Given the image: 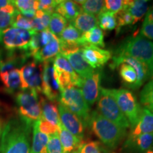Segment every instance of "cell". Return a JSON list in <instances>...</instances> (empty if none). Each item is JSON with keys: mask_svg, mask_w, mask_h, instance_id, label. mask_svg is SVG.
Returning <instances> with one entry per match:
<instances>
[{"mask_svg": "<svg viewBox=\"0 0 153 153\" xmlns=\"http://www.w3.org/2000/svg\"><path fill=\"white\" fill-rule=\"evenodd\" d=\"M55 13L61 15L67 20L72 21L82 12L81 7L76 1H60L55 9Z\"/></svg>", "mask_w": 153, "mask_h": 153, "instance_id": "cell-25", "label": "cell"}, {"mask_svg": "<svg viewBox=\"0 0 153 153\" xmlns=\"http://www.w3.org/2000/svg\"><path fill=\"white\" fill-rule=\"evenodd\" d=\"M102 75V69L97 68L95 69L91 75L83 79L81 91L84 99L89 106L93 105L99 98L101 88V82Z\"/></svg>", "mask_w": 153, "mask_h": 153, "instance_id": "cell-11", "label": "cell"}, {"mask_svg": "<svg viewBox=\"0 0 153 153\" xmlns=\"http://www.w3.org/2000/svg\"><path fill=\"white\" fill-rule=\"evenodd\" d=\"M143 23H153V5L150 9H148Z\"/></svg>", "mask_w": 153, "mask_h": 153, "instance_id": "cell-47", "label": "cell"}, {"mask_svg": "<svg viewBox=\"0 0 153 153\" xmlns=\"http://www.w3.org/2000/svg\"><path fill=\"white\" fill-rule=\"evenodd\" d=\"M0 80L4 86L6 91L14 92L22 87L20 69H13L0 72Z\"/></svg>", "mask_w": 153, "mask_h": 153, "instance_id": "cell-22", "label": "cell"}, {"mask_svg": "<svg viewBox=\"0 0 153 153\" xmlns=\"http://www.w3.org/2000/svg\"><path fill=\"white\" fill-rule=\"evenodd\" d=\"M28 57L24 51L18 55L16 51H11L7 50L6 53L0 51V72L16 68V66L24 63Z\"/></svg>", "mask_w": 153, "mask_h": 153, "instance_id": "cell-17", "label": "cell"}, {"mask_svg": "<svg viewBox=\"0 0 153 153\" xmlns=\"http://www.w3.org/2000/svg\"><path fill=\"white\" fill-rule=\"evenodd\" d=\"M57 134L64 153H72L75 150H77L82 145V139L79 138L69 132L61 123L58 126Z\"/></svg>", "mask_w": 153, "mask_h": 153, "instance_id": "cell-18", "label": "cell"}, {"mask_svg": "<svg viewBox=\"0 0 153 153\" xmlns=\"http://www.w3.org/2000/svg\"><path fill=\"white\" fill-rule=\"evenodd\" d=\"M114 55H126L148 68L150 78L153 74V42L142 36H130L120 43Z\"/></svg>", "mask_w": 153, "mask_h": 153, "instance_id": "cell-2", "label": "cell"}, {"mask_svg": "<svg viewBox=\"0 0 153 153\" xmlns=\"http://www.w3.org/2000/svg\"><path fill=\"white\" fill-rule=\"evenodd\" d=\"M54 34H53L50 31L48 28L42 30V31L39 32V39H40V43H41V48L48 43H50L53 38H55Z\"/></svg>", "mask_w": 153, "mask_h": 153, "instance_id": "cell-45", "label": "cell"}, {"mask_svg": "<svg viewBox=\"0 0 153 153\" xmlns=\"http://www.w3.org/2000/svg\"><path fill=\"white\" fill-rule=\"evenodd\" d=\"M60 52V43L58 37L55 38L45 46L41 48L33 55L34 60L38 62H44L53 60Z\"/></svg>", "mask_w": 153, "mask_h": 153, "instance_id": "cell-21", "label": "cell"}, {"mask_svg": "<svg viewBox=\"0 0 153 153\" xmlns=\"http://www.w3.org/2000/svg\"><path fill=\"white\" fill-rule=\"evenodd\" d=\"M88 125L96 136L110 148H116L126 135V129L106 119L97 111L91 113Z\"/></svg>", "mask_w": 153, "mask_h": 153, "instance_id": "cell-3", "label": "cell"}, {"mask_svg": "<svg viewBox=\"0 0 153 153\" xmlns=\"http://www.w3.org/2000/svg\"><path fill=\"white\" fill-rule=\"evenodd\" d=\"M125 146L140 152H145L152 149L153 133L142 134L135 137H128Z\"/></svg>", "mask_w": 153, "mask_h": 153, "instance_id": "cell-20", "label": "cell"}, {"mask_svg": "<svg viewBox=\"0 0 153 153\" xmlns=\"http://www.w3.org/2000/svg\"><path fill=\"white\" fill-rule=\"evenodd\" d=\"M30 128L19 118L5 123L0 140V153H30Z\"/></svg>", "mask_w": 153, "mask_h": 153, "instance_id": "cell-1", "label": "cell"}, {"mask_svg": "<svg viewBox=\"0 0 153 153\" xmlns=\"http://www.w3.org/2000/svg\"><path fill=\"white\" fill-rule=\"evenodd\" d=\"M80 5L82 12L92 15H99L104 8V1L102 0H87L76 1Z\"/></svg>", "mask_w": 153, "mask_h": 153, "instance_id": "cell-32", "label": "cell"}, {"mask_svg": "<svg viewBox=\"0 0 153 153\" xmlns=\"http://www.w3.org/2000/svg\"><path fill=\"white\" fill-rule=\"evenodd\" d=\"M82 37V33L78 30L71 23L66 26L65 28L59 36V40L62 43L69 44V45H80V38Z\"/></svg>", "mask_w": 153, "mask_h": 153, "instance_id": "cell-29", "label": "cell"}, {"mask_svg": "<svg viewBox=\"0 0 153 153\" xmlns=\"http://www.w3.org/2000/svg\"><path fill=\"white\" fill-rule=\"evenodd\" d=\"M123 0H106L104 1V9L116 14L121 11L124 5Z\"/></svg>", "mask_w": 153, "mask_h": 153, "instance_id": "cell-44", "label": "cell"}, {"mask_svg": "<svg viewBox=\"0 0 153 153\" xmlns=\"http://www.w3.org/2000/svg\"><path fill=\"white\" fill-rule=\"evenodd\" d=\"M62 55L65 57H66L74 71L82 79H85V78L88 77L94 71L95 69L91 68L84 59L81 50L76 51V52L68 53V54Z\"/></svg>", "mask_w": 153, "mask_h": 153, "instance_id": "cell-15", "label": "cell"}, {"mask_svg": "<svg viewBox=\"0 0 153 153\" xmlns=\"http://www.w3.org/2000/svg\"><path fill=\"white\" fill-rule=\"evenodd\" d=\"M72 153H79V152H78L77 150H75V151H74V152H72Z\"/></svg>", "mask_w": 153, "mask_h": 153, "instance_id": "cell-51", "label": "cell"}, {"mask_svg": "<svg viewBox=\"0 0 153 153\" xmlns=\"http://www.w3.org/2000/svg\"><path fill=\"white\" fill-rule=\"evenodd\" d=\"M104 33L99 26L94 27L89 31L82 34L80 45L82 47L86 45H92L97 47H104Z\"/></svg>", "mask_w": 153, "mask_h": 153, "instance_id": "cell-26", "label": "cell"}, {"mask_svg": "<svg viewBox=\"0 0 153 153\" xmlns=\"http://www.w3.org/2000/svg\"><path fill=\"white\" fill-rule=\"evenodd\" d=\"M42 72L43 64L35 60L30 61L20 69L22 91L27 89L36 90L39 94L41 92Z\"/></svg>", "mask_w": 153, "mask_h": 153, "instance_id": "cell-9", "label": "cell"}, {"mask_svg": "<svg viewBox=\"0 0 153 153\" xmlns=\"http://www.w3.org/2000/svg\"><path fill=\"white\" fill-rule=\"evenodd\" d=\"M48 135L38 131L36 123L33 125V140L30 153H48Z\"/></svg>", "mask_w": 153, "mask_h": 153, "instance_id": "cell-27", "label": "cell"}, {"mask_svg": "<svg viewBox=\"0 0 153 153\" xmlns=\"http://www.w3.org/2000/svg\"><path fill=\"white\" fill-rule=\"evenodd\" d=\"M41 92L49 101L57 102L60 97V88L53 67V60L44 62L42 72Z\"/></svg>", "mask_w": 153, "mask_h": 153, "instance_id": "cell-8", "label": "cell"}, {"mask_svg": "<svg viewBox=\"0 0 153 153\" xmlns=\"http://www.w3.org/2000/svg\"><path fill=\"white\" fill-rule=\"evenodd\" d=\"M10 1H7V0H0V9L3 8L6 5L8 4Z\"/></svg>", "mask_w": 153, "mask_h": 153, "instance_id": "cell-49", "label": "cell"}, {"mask_svg": "<svg viewBox=\"0 0 153 153\" xmlns=\"http://www.w3.org/2000/svg\"><path fill=\"white\" fill-rule=\"evenodd\" d=\"M48 152L64 153L57 133L52 135H49L48 142Z\"/></svg>", "mask_w": 153, "mask_h": 153, "instance_id": "cell-41", "label": "cell"}, {"mask_svg": "<svg viewBox=\"0 0 153 153\" xmlns=\"http://www.w3.org/2000/svg\"><path fill=\"white\" fill-rule=\"evenodd\" d=\"M108 91L133 128L137 123L142 110L136 97L126 89H108Z\"/></svg>", "mask_w": 153, "mask_h": 153, "instance_id": "cell-7", "label": "cell"}, {"mask_svg": "<svg viewBox=\"0 0 153 153\" xmlns=\"http://www.w3.org/2000/svg\"><path fill=\"white\" fill-rule=\"evenodd\" d=\"M34 33L32 30L10 27L4 32L1 43L7 51H25Z\"/></svg>", "mask_w": 153, "mask_h": 153, "instance_id": "cell-10", "label": "cell"}, {"mask_svg": "<svg viewBox=\"0 0 153 153\" xmlns=\"http://www.w3.org/2000/svg\"><path fill=\"white\" fill-rule=\"evenodd\" d=\"M53 67L56 71L65 72L72 74H76L73 70L66 57H65L60 53H59L55 57L54 60H53Z\"/></svg>", "mask_w": 153, "mask_h": 153, "instance_id": "cell-36", "label": "cell"}, {"mask_svg": "<svg viewBox=\"0 0 153 153\" xmlns=\"http://www.w3.org/2000/svg\"><path fill=\"white\" fill-rule=\"evenodd\" d=\"M118 68H119L120 78L126 87L133 89H136L137 75L135 69L125 63L120 64Z\"/></svg>", "mask_w": 153, "mask_h": 153, "instance_id": "cell-28", "label": "cell"}, {"mask_svg": "<svg viewBox=\"0 0 153 153\" xmlns=\"http://www.w3.org/2000/svg\"><path fill=\"white\" fill-rule=\"evenodd\" d=\"M5 120L2 117H0V138H1V133H2V130L4 128V126L5 124Z\"/></svg>", "mask_w": 153, "mask_h": 153, "instance_id": "cell-48", "label": "cell"}, {"mask_svg": "<svg viewBox=\"0 0 153 153\" xmlns=\"http://www.w3.org/2000/svg\"><path fill=\"white\" fill-rule=\"evenodd\" d=\"M151 81H153V74H152V76H151Z\"/></svg>", "mask_w": 153, "mask_h": 153, "instance_id": "cell-52", "label": "cell"}, {"mask_svg": "<svg viewBox=\"0 0 153 153\" xmlns=\"http://www.w3.org/2000/svg\"><path fill=\"white\" fill-rule=\"evenodd\" d=\"M21 14L26 18L33 19L37 10V1L33 0H15L12 1Z\"/></svg>", "mask_w": 153, "mask_h": 153, "instance_id": "cell-30", "label": "cell"}, {"mask_svg": "<svg viewBox=\"0 0 153 153\" xmlns=\"http://www.w3.org/2000/svg\"><path fill=\"white\" fill-rule=\"evenodd\" d=\"M60 104L79 117L88 125L90 117V108L84 99L82 91L77 87H70L61 91Z\"/></svg>", "mask_w": 153, "mask_h": 153, "instance_id": "cell-5", "label": "cell"}, {"mask_svg": "<svg viewBox=\"0 0 153 153\" xmlns=\"http://www.w3.org/2000/svg\"><path fill=\"white\" fill-rule=\"evenodd\" d=\"M40 104L41 107V118L52 125L58 127L60 124V120L57 102L41 97Z\"/></svg>", "mask_w": 153, "mask_h": 153, "instance_id": "cell-19", "label": "cell"}, {"mask_svg": "<svg viewBox=\"0 0 153 153\" xmlns=\"http://www.w3.org/2000/svg\"><path fill=\"white\" fill-rule=\"evenodd\" d=\"M143 153H153V149H150V150L146 151V152H145Z\"/></svg>", "mask_w": 153, "mask_h": 153, "instance_id": "cell-50", "label": "cell"}, {"mask_svg": "<svg viewBox=\"0 0 153 153\" xmlns=\"http://www.w3.org/2000/svg\"><path fill=\"white\" fill-rule=\"evenodd\" d=\"M60 1L57 0H40L37 1V10H43L50 14L54 13L57 6Z\"/></svg>", "mask_w": 153, "mask_h": 153, "instance_id": "cell-42", "label": "cell"}, {"mask_svg": "<svg viewBox=\"0 0 153 153\" xmlns=\"http://www.w3.org/2000/svg\"><path fill=\"white\" fill-rule=\"evenodd\" d=\"M140 99L144 108L153 114V81H150L145 86L140 92Z\"/></svg>", "mask_w": 153, "mask_h": 153, "instance_id": "cell-35", "label": "cell"}, {"mask_svg": "<svg viewBox=\"0 0 153 153\" xmlns=\"http://www.w3.org/2000/svg\"><path fill=\"white\" fill-rule=\"evenodd\" d=\"M11 27L21 28V29L32 30L33 29V24L32 19H28L20 14V12L16 13L13 20ZM33 31V30H32Z\"/></svg>", "mask_w": 153, "mask_h": 153, "instance_id": "cell-37", "label": "cell"}, {"mask_svg": "<svg viewBox=\"0 0 153 153\" xmlns=\"http://www.w3.org/2000/svg\"><path fill=\"white\" fill-rule=\"evenodd\" d=\"M77 150L79 153H101L99 143L97 141L82 143Z\"/></svg>", "mask_w": 153, "mask_h": 153, "instance_id": "cell-43", "label": "cell"}, {"mask_svg": "<svg viewBox=\"0 0 153 153\" xmlns=\"http://www.w3.org/2000/svg\"><path fill=\"white\" fill-rule=\"evenodd\" d=\"M67 26H68V20L66 19L55 12L51 14L48 29L53 34L59 36Z\"/></svg>", "mask_w": 153, "mask_h": 153, "instance_id": "cell-34", "label": "cell"}, {"mask_svg": "<svg viewBox=\"0 0 153 153\" xmlns=\"http://www.w3.org/2000/svg\"><path fill=\"white\" fill-rule=\"evenodd\" d=\"M71 24L82 33L89 31L98 26V19L94 15L81 12L71 22Z\"/></svg>", "mask_w": 153, "mask_h": 153, "instance_id": "cell-24", "label": "cell"}, {"mask_svg": "<svg viewBox=\"0 0 153 153\" xmlns=\"http://www.w3.org/2000/svg\"><path fill=\"white\" fill-rule=\"evenodd\" d=\"M151 133H153V114L146 108H142L138 120L132 128L128 137Z\"/></svg>", "mask_w": 153, "mask_h": 153, "instance_id": "cell-16", "label": "cell"}, {"mask_svg": "<svg viewBox=\"0 0 153 153\" xmlns=\"http://www.w3.org/2000/svg\"><path fill=\"white\" fill-rule=\"evenodd\" d=\"M97 109L101 116L123 128H128L130 125L128 120L120 111L117 103L113 98L108 89L101 88L98 98Z\"/></svg>", "mask_w": 153, "mask_h": 153, "instance_id": "cell-6", "label": "cell"}, {"mask_svg": "<svg viewBox=\"0 0 153 153\" xmlns=\"http://www.w3.org/2000/svg\"><path fill=\"white\" fill-rule=\"evenodd\" d=\"M122 63L128 65L135 69L137 75V89L140 87L148 78H150V75L146 66L140 62L139 61L126 55H114L113 57L112 62L110 64V67L112 69H115L118 68Z\"/></svg>", "mask_w": 153, "mask_h": 153, "instance_id": "cell-14", "label": "cell"}, {"mask_svg": "<svg viewBox=\"0 0 153 153\" xmlns=\"http://www.w3.org/2000/svg\"><path fill=\"white\" fill-rule=\"evenodd\" d=\"M19 12V11H18ZM17 12V13H18ZM15 14H10L0 9V43H1L4 32L11 26Z\"/></svg>", "mask_w": 153, "mask_h": 153, "instance_id": "cell-39", "label": "cell"}, {"mask_svg": "<svg viewBox=\"0 0 153 153\" xmlns=\"http://www.w3.org/2000/svg\"><path fill=\"white\" fill-rule=\"evenodd\" d=\"M81 52L86 62L94 69L101 68L111 58L109 51L92 45H86L81 48Z\"/></svg>", "mask_w": 153, "mask_h": 153, "instance_id": "cell-13", "label": "cell"}, {"mask_svg": "<svg viewBox=\"0 0 153 153\" xmlns=\"http://www.w3.org/2000/svg\"><path fill=\"white\" fill-rule=\"evenodd\" d=\"M116 20H117V26H116L117 33L120 31V28L123 27V26L135 24L133 17L124 9L117 13L116 14Z\"/></svg>", "mask_w": 153, "mask_h": 153, "instance_id": "cell-38", "label": "cell"}, {"mask_svg": "<svg viewBox=\"0 0 153 153\" xmlns=\"http://www.w3.org/2000/svg\"><path fill=\"white\" fill-rule=\"evenodd\" d=\"M60 123L69 132L80 139L83 138L85 124L76 115L62 104L58 105Z\"/></svg>", "mask_w": 153, "mask_h": 153, "instance_id": "cell-12", "label": "cell"}, {"mask_svg": "<svg viewBox=\"0 0 153 153\" xmlns=\"http://www.w3.org/2000/svg\"><path fill=\"white\" fill-rule=\"evenodd\" d=\"M16 101L19 118L27 125L32 126L41 117V104L36 90L27 89L17 93Z\"/></svg>", "mask_w": 153, "mask_h": 153, "instance_id": "cell-4", "label": "cell"}, {"mask_svg": "<svg viewBox=\"0 0 153 153\" xmlns=\"http://www.w3.org/2000/svg\"><path fill=\"white\" fill-rule=\"evenodd\" d=\"M140 35L147 39L153 40V23H143Z\"/></svg>", "mask_w": 153, "mask_h": 153, "instance_id": "cell-46", "label": "cell"}, {"mask_svg": "<svg viewBox=\"0 0 153 153\" xmlns=\"http://www.w3.org/2000/svg\"><path fill=\"white\" fill-rule=\"evenodd\" d=\"M35 123L36 126H37L38 131L42 133L45 134V135H48V136L57 133L58 127L52 125V124L48 123L46 120L43 119L41 117L37 121H36Z\"/></svg>", "mask_w": 153, "mask_h": 153, "instance_id": "cell-40", "label": "cell"}, {"mask_svg": "<svg viewBox=\"0 0 153 153\" xmlns=\"http://www.w3.org/2000/svg\"><path fill=\"white\" fill-rule=\"evenodd\" d=\"M98 26L104 30H111L116 28L117 20L116 14L104 9L98 15Z\"/></svg>", "mask_w": 153, "mask_h": 153, "instance_id": "cell-31", "label": "cell"}, {"mask_svg": "<svg viewBox=\"0 0 153 153\" xmlns=\"http://www.w3.org/2000/svg\"><path fill=\"white\" fill-rule=\"evenodd\" d=\"M133 18L134 23H137L146 14L148 11V1L147 0H126L123 8Z\"/></svg>", "mask_w": 153, "mask_h": 153, "instance_id": "cell-23", "label": "cell"}, {"mask_svg": "<svg viewBox=\"0 0 153 153\" xmlns=\"http://www.w3.org/2000/svg\"><path fill=\"white\" fill-rule=\"evenodd\" d=\"M51 14L43 10H36L35 17L32 19L34 32H41L48 27Z\"/></svg>", "mask_w": 153, "mask_h": 153, "instance_id": "cell-33", "label": "cell"}]
</instances>
